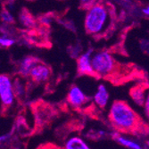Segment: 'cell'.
<instances>
[{"mask_svg":"<svg viewBox=\"0 0 149 149\" xmlns=\"http://www.w3.org/2000/svg\"><path fill=\"white\" fill-rule=\"evenodd\" d=\"M113 25L112 10L102 3H96L87 10L84 27L88 34L94 37L104 35Z\"/></svg>","mask_w":149,"mask_h":149,"instance_id":"obj_1","label":"cell"},{"mask_svg":"<svg viewBox=\"0 0 149 149\" xmlns=\"http://www.w3.org/2000/svg\"><path fill=\"white\" fill-rule=\"evenodd\" d=\"M15 93L13 88V83L8 75L1 74L0 76V99L5 107L13 105L15 99Z\"/></svg>","mask_w":149,"mask_h":149,"instance_id":"obj_4","label":"cell"},{"mask_svg":"<svg viewBox=\"0 0 149 149\" xmlns=\"http://www.w3.org/2000/svg\"><path fill=\"white\" fill-rule=\"evenodd\" d=\"M113 139L118 144H120V146H123L124 147H127V148H130V149H140V148H142V146L138 142L130 140V139L125 138L124 136H123V135H120L117 132L113 135Z\"/></svg>","mask_w":149,"mask_h":149,"instance_id":"obj_11","label":"cell"},{"mask_svg":"<svg viewBox=\"0 0 149 149\" xmlns=\"http://www.w3.org/2000/svg\"><path fill=\"white\" fill-rule=\"evenodd\" d=\"M92 56L93 52L91 49L87 52L81 54L77 59V68L79 73L82 75H89L94 76L96 75L92 65Z\"/></svg>","mask_w":149,"mask_h":149,"instance_id":"obj_5","label":"cell"},{"mask_svg":"<svg viewBox=\"0 0 149 149\" xmlns=\"http://www.w3.org/2000/svg\"><path fill=\"white\" fill-rule=\"evenodd\" d=\"M50 22H51V21H50L49 17H47V16H43V17H42V22H43V23L48 24Z\"/></svg>","mask_w":149,"mask_h":149,"instance_id":"obj_20","label":"cell"},{"mask_svg":"<svg viewBox=\"0 0 149 149\" xmlns=\"http://www.w3.org/2000/svg\"><path fill=\"white\" fill-rule=\"evenodd\" d=\"M38 63V60L34 56H24L19 63V74L22 77H30L32 69Z\"/></svg>","mask_w":149,"mask_h":149,"instance_id":"obj_8","label":"cell"},{"mask_svg":"<svg viewBox=\"0 0 149 149\" xmlns=\"http://www.w3.org/2000/svg\"><path fill=\"white\" fill-rule=\"evenodd\" d=\"M108 101H109V92L104 85L100 84L94 95V102L100 108H104L106 106Z\"/></svg>","mask_w":149,"mask_h":149,"instance_id":"obj_9","label":"cell"},{"mask_svg":"<svg viewBox=\"0 0 149 149\" xmlns=\"http://www.w3.org/2000/svg\"><path fill=\"white\" fill-rule=\"evenodd\" d=\"M79 2L82 6H84L85 8H88L92 5L97 3L98 0H79Z\"/></svg>","mask_w":149,"mask_h":149,"instance_id":"obj_18","label":"cell"},{"mask_svg":"<svg viewBox=\"0 0 149 149\" xmlns=\"http://www.w3.org/2000/svg\"><path fill=\"white\" fill-rule=\"evenodd\" d=\"M146 144H147V146H149V140H148V141H147V142H146Z\"/></svg>","mask_w":149,"mask_h":149,"instance_id":"obj_21","label":"cell"},{"mask_svg":"<svg viewBox=\"0 0 149 149\" xmlns=\"http://www.w3.org/2000/svg\"><path fill=\"white\" fill-rule=\"evenodd\" d=\"M13 88H15V93L16 97H22L24 93V87L19 79H16L13 82Z\"/></svg>","mask_w":149,"mask_h":149,"instance_id":"obj_15","label":"cell"},{"mask_svg":"<svg viewBox=\"0 0 149 149\" xmlns=\"http://www.w3.org/2000/svg\"><path fill=\"white\" fill-rule=\"evenodd\" d=\"M130 97L137 104L143 106L145 100H146V90L142 86H136V87L131 88Z\"/></svg>","mask_w":149,"mask_h":149,"instance_id":"obj_10","label":"cell"},{"mask_svg":"<svg viewBox=\"0 0 149 149\" xmlns=\"http://www.w3.org/2000/svg\"><path fill=\"white\" fill-rule=\"evenodd\" d=\"M92 65L97 76L108 77L113 75L117 69V62L108 51H98L93 54Z\"/></svg>","mask_w":149,"mask_h":149,"instance_id":"obj_3","label":"cell"},{"mask_svg":"<svg viewBox=\"0 0 149 149\" xmlns=\"http://www.w3.org/2000/svg\"><path fill=\"white\" fill-rule=\"evenodd\" d=\"M15 40L13 38H11V37H9L7 34L2 35L1 38H0V45H1L2 47H10L15 45Z\"/></svg>","mask_w":149,"mask_h":149,"instance_id":"obj_14","label":"cell"},{"mask_svg":"<svg viewBox=\"0 0 149 149\" xmlns=\"http://www.w3.org/2000/svg\"><path fill=\"white\" fill-rule=\"evenodd\" d=\"M88 101V97L86 94L78 86H73L70 88L67 95V102L73 108H80L86 104Z\"/></svg>","mask_w":149,"mask_h":149,"instance_id":"obj_6","label":"cell"},{"mask_svg":"<svg viewBox=\"0 0 149 149\" xmlns=\"http://www.w3.org/2000/svg\"><path fill=\"white\" fill-rule=\"evenodd\" d=\"M19 20L22 26L26 27V28H32L35 25V20L32 17L31 15L28 12H22L19 15Z\"/></svg>","mask_w":149,"mask_h":149,"instance_id":"obj_13","label":"cell"},{"mask_svg":"<svg viewBox=\"0 0 149 149\" xmlns=\"http://www.w3.org/2000/svg\"><path fill=\"white\" fill-rule=\"evenodd\" d=\"M64 148L66 149H88L89 146L87 143L79 137H72L66 141L64 145Z\"/></svg>","mask_w":149,"mask_h":149,"instance_id":"obj_12","label":"cell"},{"mask_svg":"<svg viewBox=\"0 0 149 149\" xmlns=\"http://www.w3.org/2000/svg\"><path fill=\"white\" fill-rule=\"evenodd\" d=\"M142 13H144L145 15L149 16V6H146V7H144V8L142 9Z\"/></svg>","mask_w":149,"mask_h":149,"instance_id":"obj_19","label":"cell"},{"mask_svg":"<svg viewBox=\"0 0 149 149\" xmlns=\"http://www.w3.org/2000/svg\"><path fill=\"white\" fill-rule=\"evenodd\" d=\"M51 71L50 68L44 63H38L32 69L30 77L35 83H43L50 78Z\"/></svg>","mask_w":149,"mask_h":149,"instance_id":"obj_7","label":"cell"},{"mask_svg":"<svg viewBox=\"0 0 149 149\" xmlns=\"http://www.w3.org/2000/svg\"><path fill=\"white\" fill-rule=\"evenodd\" d=\"M108 119L113 127L120 131H134L139 125V115L123 100H116L112 104Z\"/></svg>","mask_w":149,"mask_h":149,"instance_id":"obj_2","label":"cell"},{"mask_svg":"<svg viewBox=\"0 0 149 149\" xmlns=\"http://www.w3.org/2000/svg\"><path fill=\"white\" fill-rule=\"evenodd\" d=\"M144 112H145V115L146 117V119L149 120V93L146 95V97L144 103Z\"/></svg>","mask_w":149,"mask_h":149,"instance_id":"obj_17","label":"cell"},{"mask_svg":"<svg viewBox=\"0 0 149 149\" xmlns=\"http://www.w3.org/2000/svg\"><path fill=\"white\" fill-rule=\"evenodd\" d=\"M1 19L3 21V22L7 23V24H12L15 22L13 20V17L11 13L7 11V10H3L1 13Z\"/></svg>","mask_w":149,"mask_h":149,"instance_id":"obj_16","label":"cell"}]
</instances>
